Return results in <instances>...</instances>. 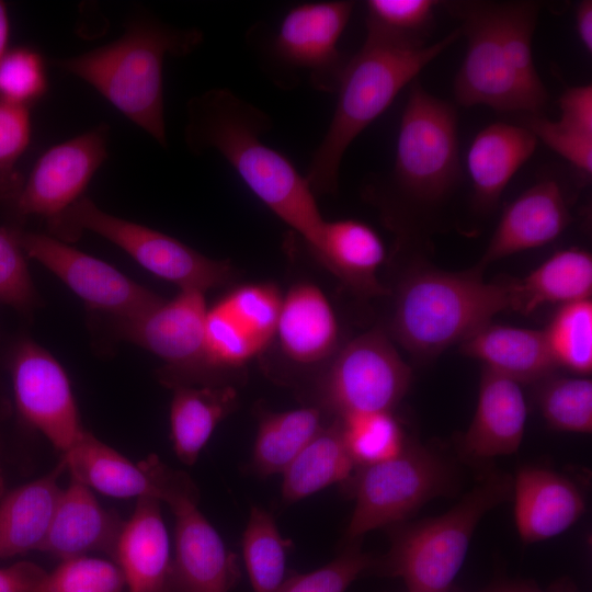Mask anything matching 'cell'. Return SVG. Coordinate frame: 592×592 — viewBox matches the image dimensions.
I'll return each instance as SVG.
<instances>
[{"mask_svg":"<svg viewBox=\"0 0 592 592\" xmlns=\"http://www.w3.org/2000/svg\"><path fill=\"white\" fill-rule=\"evenodd\" d=\"M48 574L29 561L0 567V592H47Z\"/></svg>","mask_w":592,"mask_h":592,"instance_id":"f6af8a7d","label":"cell"},{"mask_svg":"<svg viewBox=\"0 0 592 592\" xmlns=\"http://www.w3.org/2000/svg\"><path fill=\"white\" fill-rule=\"evenodd\" d=\"M508 309L509 281L486 282L475 267L463 272L423 269L401 283L391 331L411 354L429 360Z\"/></svg>","mask_w":592,"mask_h":592,"instance_id":"277c9868","label":"cell"},{"mask_svg":"<svg viewBox=\"0 0 592 592\" xmlns=\"http://www.w3.org/2000/svg\"><path fill=\"white\" fill-rule=\"evenodd\" d=\"M1 489H2V487H1V479H0V493H1Z\"/></svg>","mask_w":592,"mask_h":592,"instance_id":"f907efd6","label":"cell"},{"mask_svg":"<svg viewBox=\"0 0 592 592\" xmlns=\"http://www.w3.org/2000/svg\"><path fill=\"white\" fill-rule=\"evenodd\" d=\"M198 497L170 504L175 516L173 592H228L236 567L221 537L197 509Z\"/></svg>","mask_w":592,"mask_h":592,"instance_id":"ac0fdd59","label":"cell"},{"mask_svg":"<svg viewBox=\"0 0 592 592\" xmlns=\"http://www.w3.org/2000/svg\"><path fill=\"white\" fill-rule=\"evenodd\" d=\"M537 138L525 126L493 123L481 129L467 153L474 204L491 212L517 170L531 158Z\"/></svg>","mask_w":592,"mask_h":592,"instance_id":"d4e9b609","label":"cell"},{"mask_svg":"<svg viewBox=\"0 0 592 592\" xmlns=\"http://www.w3.org/2000/svg\"><path fill=\"white\" fill-rule=\"evenodd\" d=\"M275 338L283 353L297 364H316L334 353L338 320L317 285L298 283L282 297Z\"/></svg>","mask_w":592,"mask_h":592,"instance_id":"cb8c5ba5","label":"cell"},{"mask_svg":"<svg viewBox=\"0 0 592 592\" xmlns=\"http://www.w3.org/2000/svg\"><path fill=\"white\" fill-rule=\"evenodd\" d=\"M493 10L511 67L535 114L540 115L548 93L536 71L532 54L539 4L533 1H493Z\"/></svg>","mask_w":592,"mask_h":592,"instance_id":"d6a6232c","label":"cell"},{"mask_svg":"<svg viewBox=\"0 0 592 592\" xmlns=\"http://www.w3.org/2000/svg\"><path fill=\"white\" fill-rule=\"evenodd\" d=\"M539 406L547 423L556 430L590 433L592 430V382L587 377L546 378Z\"/></svg>","mask_w":592,"mask_h":592,"instance_id":"8d00e7d4","label":"cell"},{"mask_svg":"<svg viewBox=\"0 0 592 592\" xmlns=\"http://www.w3.org/2000/svg\"><path fill=\"white\" fill-rule=\"evenodd\" d=\"M355 466L343 437L341 421L335 418L323 425L283 471V498L295 502L344 481Z\"/></svg>","mask_w":592,"mask_h":592,"instance_id":"4dcf8cb0","label":"cell"},{"mask_svg":"<svg viewBox=\"0 0 592 592\" xmlns=\"http://www.w3.org/2000/svg\"><path fill=\"white\" fill-rule=\"evenodd\" d=\"M526 420L520 383L483 366L477 408L462 439V453L473 460L514 453L523 440Z\"/></svg>","mask_w":592,"mask_h":592,"instance_id":"ffe728a7","label":"cell"},{"mask_svg":"<svg viewBox=\"0 0 592 592\" xmlns=\"http://www.w3.org/2000/svg\"><path fill=\"white\" fill-rule=\"evenodd\" d=\"M119 567L111 561L81 556L62 560L48 574L47 592H123Z\"/></svg>","mask_w":592,"mask_h":592,"instance_id":"ab89813d","label":"cell"},{"mask_svg":"<svg viewBox=\"0 0 592 592\" xmlns=\"http://www.w3.org/2000/svg\"><path fill=\"white\" fill-rule=\"evenodd\" d=\"M12 230L24 254L57 275L91 309L127 318L163 300L114 266L65 241L50 235Z\"/></svg>","mask_w":592,"mask_h":592,"instance_id":"7c38bea8","label":"cell"},{"mask_svg":"<svg viewBox=\"0 0 592 592\" xmlns=\"http://www.w3.org/2000/svg\"><path fill=\"white\" fill-rule=\"evenodd\" d=\"M282 297L273 284H249L207 308L206 369L242 366L260 354L275 338Z\"/></svg>","mask_w":592,"mask_h":592,"instance_id":"9a60e30c","label":"cell"},{"mask_svg":"<svg viewBox=\"0 0 592 592\" xmlns=\"http://www.w3.org/2000/svg\"><path fill=\"white\" fill-rule=\"evenodd\" d=\"M569 223L560 184L555 179H544L506 206L475 269L482 272L508 255L545 246L560 236Z\"/></svg>","mask_w":592,"mask_h":592,"instance_id":"d6986e66","label":"cell"},{"mask_svg":"<svg viewBox=\"0 0 592 592\" xmlns=\"http://www.w3.org/2000/svg\"><path fill=\"white\" fill-rule=\"evenodd\" d=\"M460 36L458 27L428 45L366 24L363 45L344 65L333 115L305 175L315 195L337 192L341 163L354 139Z\"/></svg>","mask_w":592,"mask_h":592,"instance_id":"7a4b0ae2","label":"cell"},{"mask_svg":"<svg viewBox=\"0 0 592 592\" xmlns=\"http://www.w3.org/2000/svg\"><path fill=\"white\" fill-rule=\"evenodd\" d=\"M124 521L102 508L91 489L71 477L62 490L41 551L61 560L106 551L114 556Z\"/></svg>","mask_w":592,"mask_h":592,"instance_id":"603a6c76","label":"cell"},{"mask_svg":"<svg viewBox=\"0 0 592 592\" xmlns=\"http://www.w3.org/2000/svg\"><path fill=\"white\" fill-rule=\"evenodd\" d=\"M576 27L581 44L590 53L592 50V2L581 1L576 10Z\"/></svg>","mask_w":592,"mask_h":592,"instance_id":"7dc6e473","label":"cell"},{"mask_svg":"<svg viewBox=\"0 0 592 592\" xmlns=\"http://www.w3.org/2000/svg\"><path fill=\"white\" fill-rule=\"evenodd\" d=\"M448 7L462 21L459 29L467 38L466 55L454 82L457 103L536 115L504 50L493 1H462Z\"/></svg>","mask_w":592,"mask_h":592,"instance_id":"8fae6325","label":"cell"},{"mask_svg":"<svg viewBox=\"0 0 592 592\" xmlns=\"http://www.w3.org/2000/svg\"><path fill=\"white\" fill-rule=\"evenodd\" d=\"M488 592H544L537 588L524 583H500Z\"/></svg>","mask_w":592,"mask_h":592,"instance_id":"681fc988","label":"cell"},{"mask_svg":"<svg viewBox=\"0 0 592 592\" xmlns=\"http://www.w3.org/2000/svg\"><path fill=\"white\" fill-rule=\"evenodd\" d=\"M183 139L193 155L216 151L249 190L312 251L326 223L305 175L263 141L270 115L227 88H214L185 105Z\"/></svg>","mask_w":592,"mask_h":592,"instance_id":"6da1fadb","label":"cell"},{"mask_svg":"<svg viewBox=\"0 0 592 592\" xmlns=\"http://www.w3.org/2000/svg\"><path fill=\"white\" fill-rule=\"evenodd\" d=\"M203 39V32L196 27H178L141 13L127 22L118 38L80 55L55 59L54 65L91 86L167 148L164 60L190 55Z\"/></svg>","mask_w":592,"mask_h":592,"instance_id":"3957f363","label":"cell"},{"mask_svg":"<svg viewBox=\"0 0 592 592\" xmlns=\"http://www.w3.org/2000/svg\"><path fill=\"white\" fill-rule=\"evenodd\" d=\"M514 516L521 538L534 543L554 537L585 510L580 489L551 470L526 466L513 480Z\"/></svg>","mask_w":592,"mask_h":592,"instance_id":"7402d4cb","label":"cell"},{"mask_svg":"<svg viewBox=\"0 0 592 592\" xmlns=\"http://www.w3.org/2000/svg\"><path fill=\"white\" fill-rule=\"evenodd\" d=\"M9 367L23 420L62 454L68 452L84 430L61 365L45 349L22 339L11 350Z\"/></svg>","mask_w":592,"mask_h":592,"instance_id":"5bb4252c","label":"cell"},{"mask_svg":"<svg viewBox=\"0 0 592 592\" xmlns=\"http://www.w3.org/2000/svg\"><path fill=\"white\" fill-rule=\"evenodd\" d=\"M411 383V369L389 338L373 329L348 343L319 384L320 398L335 418L390 412Z\"/></svg>","mask_w":592,"mask_h":592,"instance_id":"30bf717a","label":"cell"},{"mask_svg":"<svg viewBox=\"0 0 592 592\" xmlns=\"http://www.w3.org/2000/svg\"><path fill=\"white\" fill-rule=\"evenodd\" d=\"M340 421L356 466L390 459L405 447L401 428L390 412L356 413Z\"/></svg>","mask_w":592,"mask_h":592,"instance_id":"d590c367","label":"cell"},{"mask_svg":"<svg viewBox=\"0 0 592 592\" xmlns=\"http://www.w3.org/2000/svg\"><path fill=\"white\" fill-rule=\"evenodd\" d=\"M460 351L517 383L544 380L558 366L544 330L490 322L465 339Z\"/></svg>","mask_w":592,"mask_h":592,"instance_id":"484cf974","label":"cell"},{"mask_svg":"<svg viewBox=\"0 0 592 592\" xmlns=\"http://www.w3.org/2000/svg\"><path fill=\"white\" fill-rule=\"evenodd\" d=\"M65 460L45 476L25 483L0 502V559L41 550L48 535L62 489L58 485Z\"/></svg>","mask_w":592,"mask_h":592,"instance_id":"83f0119b","label":"cell"},{"mask_svg":"<svg viewBox=\"0 0 592 592\" xmlns=\"http://www.w3.org/2000/svg\"><path fill=\"white\" fill-rule=\"evenodd\" d=\"M287 542L273 516L252 506L242 537V553L253 592H276L285 581Z\"/></svg>","mask_w":592,"mask_h":592,"instance_id":"836d02e7","label":"cell"},{"mask_svg":"<svg viewBox=\"0 0 592 592\" xmlns=\"http://www.w3.org/2000/svg\"><path fill=\"white\" fill-rule=\"evenodd\" d=\"M510 309L528 315L546 304H569L590 299L592 257L570 248L548 258L525 277L509 281Z\"/></svg>","mask_w":592,"mask_h":592,"instance_id":"f1b7e54d","label":"cell"},{"mask_svg":"<svg viewBox=\"0 0 592 592\" xmlns=\"http://www.w3.org/2000/svg\"><path fill=\"white\" fill-rule=\"evenodd\" d=\"M62 455L72 478L106 496L122 499L150 497L168 505L197 496L187 475L170 469L157 456L134 464L87 431Z\"/></svg>","mask_w":592,"mask_h":592,"instance_id":"e0dca14e","label":"cell"},{"mask_svg":"<svg viewBox=\"0 0 592 592\" xmlns=\"http://www.w3.org/2000/svg\"><path fill=\"white\" fill-rule=\"evenodd\" d=\"M311 252L356 294L371 297L387 293L377 276L386 249L378 234L365 223L326 220Z\"/></svg>","mask_w":592,"mask_h":592,"instance_id":"4316f807","label":"cell"},{"mask_svg":"<svg viewBox=\"0 0 592 592\" xmlns=\"http://www.w3.org/2000/svg\"><path fill=\"white\" fill-rule=\"evenodd\" d=\"M373 565V559L354 544L326 566L286 579L276 592H345Z\"/></svg>","mask_w":592,"mask_h":592,"instance_id":"b9f144b4","label":"cell"},{"mask_svg":"<svg viewBox=\"0 0 592 592\" xmlns=\"http://www.w3.org/2000/svg\"><path fill=\"white\" fill-rule=\"evenodd\" d=\"M170 408V429L178 458L193 465L217 424L236 407L230 386L201 388L177 385Z\"/></svg>","mask_w":592,"mask_h":592,"instance_id":"f546056e","label":"cell"},{"mask_svg":"<svg viewBox=\"0 0 592 592\" xmlns=\"http://www.w3.org/2000/svg\"><path fill=\"white\" fill-rule=\"evenodd\" d=\"M544 331L557 365L565 366L580 375L591 373V299L561 305Z\"/></svg>","mask_w":592,"mask_h":592,"instance_id":"e575fe53","label":"cell"},{"mask_svg":"<svg viewBox=\"0 0 592 592\" xmlns=\"http://www.w3.org/2000/svg\"><path fill=\"white\" fill-rule=\"evenodd\" d=\"M560 118L592 132V86L568 88L559 99Z\"/></svg>","mask_w":592,"mask_h":592,"instance_id":"bcb514c9","label":"cell"},{"mask_svg":"<svg viewBox=\"0 0 592 592\" xmlns=\"http://www.w3.org/2000/svg\"><path fill=\"white\" fill-rule=\"evenodd\" d=\"M204 294L197 289H180L173 299H163L139 315L115 318L121 338L152 352L168 364L161 378L172 387L206 369Z\"/></svg>","mask_w":592,"mask_h":592,"instance_id":"4fadbf2b","label":"cell"},{"mask_svg":"<svg viewBox=\"0 0 592 592\" xmlns=\"http://www.w3.org/2000/svg\"><path fill=\"white\" fill-rule=\"evenodd\" d=\"M48 81L42 55L30 47H15L0 59V99L30 106L42 98Z\"/></svg>","mask_w":592,"mask_h":592,"instance_id":"f35d334b","label":"cell"},{"mask_svg":"<svg viewBox=\"0 0 592 592\" xmlns=\"http://www.w3.org/2000/svg\"><path fill=\"white\" fill-rule=\"evenodd\" d=\"M460 177L455 107L415 79L401 115L394 166L371 190L387 207L429 208L444 202Z\"/></svg>","mask_w":592,"mask_h":592,"instance_id":"5b68a950","label":"cell"},{"mask_svg":"<svg viewBox=\"0 0 592 592\" xmlns=\"http://www.w3.org/2000/svg\"><path fill=\"white\" fill-rule=\"evenodd\" d=\"M9 15L7 4L3 1H0V59L8 52V41H9Z\"/></svg>","mask_w":592,"mask_h":592,"instance_id":"c3c4849f","label":"cell"},{"mask_svg":"<svg viewBox=\"0 0 592 592\" xmlns=\"http://www.w3.org/2000/svg\"><path fill=\"white\" fill-rule=\"evenodd\" d=\"M527 127L537 140L569 161L579 171L592 172V132L559 118L550 121L540 115H527Z\"/></svg>","mask_w":592,"mask_h":592,"instance_id":"7bdbcfd3","label":"cell"},{"mask_svg":"<svg viewBox=\"0 0 592 592\" xmlns=\"http://www.w3.org/2000/svg\"><path fill=\"white\" fill-rule=\"evenodd\" d=\"M439 2L433 0H368L366 24L390 34L424 42Z\"/></svg>","mask_w":592,"mask_h":592,"instance_id":"60d3db41","label":"cell"},{"mask_svg":"<svg viewBox=\"0 0 592 592\" xmlns=\"http://www.w3.org/2000/svg\"><path fill=\"white\" fill-rule=\"evenodd\" d=\"M32 134L27 106L0 99V201L14 205L23 181L15 163L26 150Z\"/></svg>","mask_w":592,"mask_h":592,"instance_id":"74e56055","label":"cell"},{"mask_svg":"<svg viewBox=\"0 0 592 592\" xmlns=\"http://www.w3.org/2000/svg\"><path fill=\"white\" fill-rule=\"evenodd\" d=\"M322 428V411L317 407L265 413L254 442L253 469L261 476L283 473Z\"/></svg>","mask_w":592,"mask_h":592,"instance_id":"1f68e13d","label":"cell"},{"mask_svg":"<svg viewBox=\"0 0 592 592\" xmlns=\"http://www.w3.org/2000/svg\"><path fill=\"white\" fill-rule=\"evenodd\" d=\"M354 5V1L332 0L291 8L263 54V65L273 81L287 89L305 76L316 90L335 92L348 60L338 44Z\"/></svg>","mask_w":592,"mask_h":592,"instance_id":"ba28073f","label":"cell"},{"mask_svg":"<svg viewBox=\"0 0 592 592\" xmlns=\"http://www.w3.org/2000/svg\"><path fill=\"white\" fill-rule=\"evenodd\" d=\"M513 494V479L490 473L446 513L402 528L379 562L411 592H447L459 571L480 520Z\"/></svg>","mask_w":592,"mask_h":592,"instance_id":"8992f818","label":"cell"},{"mask_svg":"<svg viewBox=\"0 0 592 592\" xmlns=\"http://www.w3.org/2000/svg\"><path fill=\"white\" fill-rule=\"evenodd\" d=\"M113 557L127 592H173L169 536L159 500L137 499L134 513L124 522Z\"/></svg>","mask_w":592,"mask_h":592,"instance_id":"44dd1931","label":"cell"},{"mask_svg":"<svg viewBox=\"0 0 592 592\" xmlns=\"http://www.w3.org/2000/svg\"><path fill=\"white\" fill-rule=\"evenodd\" d=\"M47 225L50 236L65 242L75 241L84 230L96 234L180 289L205 293L231 277L228 261L207 258L169 235L109 214L86 196L47 220Z\"/></svg>","mask_w":592,"mask_h":592,"instance_id":"52a82bcc","label":"cell"},{"mask_svg":"<svg viewBox=\"0 0 592 592\" xmlns=\"http://www.w3.org/2000/svg\"><path fill=\"white\" fill-rule=\"evenodd\" d=\"M0 301L22 312L37 304L24 252L12 228H0Z\"/></svg>","mask_w":592,"mask_h":592,"instance_id":"ee69618b","label":"cell"},{"mask_svg":"<svg viewBox=\"0 0 592 592\" xmlns=\"http://www.w3.org/2000/svg\"><path fill=\"white\" fill-rule=\"evenodd\" d=\"M453 473L436 453L414 444L395 457L360 466L355 477V508L346 537L402 521L426 501L448 491Z\"/></svg>","mask_w":592,"mask_h":592,"instance_id":"9c48e42d","label":"cell"},{"mask_svg":"<svg viewBox=\"0 0 592 592\" xmlns=\"http://www.w3.org/2000/svg\"><path fill=\"white\" fill-rule=\"evenodd\" d=\"M110 127L100 124L46 150L13 205L20 217L49 220L70 207L107 158Z\"/></svg>","mask_w":592,"mask_h":592,"instance_id":"2e32d148","label":"cell"}]
</instances>
